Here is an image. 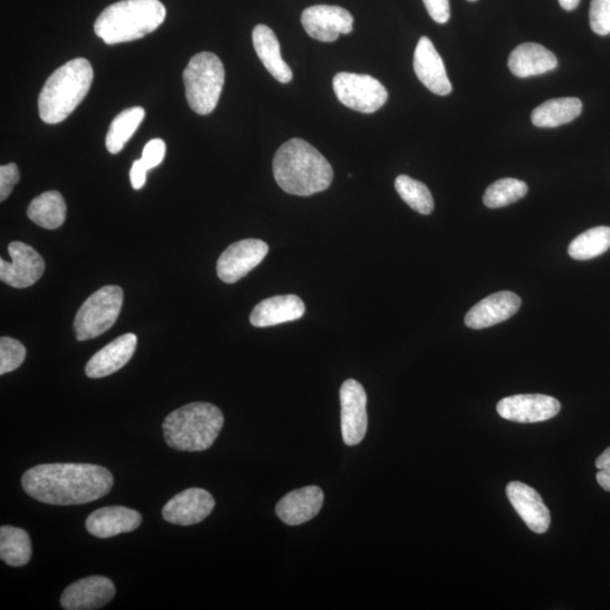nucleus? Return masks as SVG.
<instances>
[{"label":"nucleus","mask_w":610,"mask_h":610,"mask_svg":"<svg viewBox=\"0 0 610 610\" xmlns=\"http://www.w3.org/2000/svg\"><path fill=\"white\" fill-rule=\"evenodd\" d=\"M20 171L15 163L0 167V200L4 202L12 194L17 182L20 181Z\"/></svg>","instance_id":"obj_35"},{"label":"nucleus","mask_w":610,"mask_h":610,"mask_svg":"<svg viewBox=\"0 0 610 610\" xmlns=\"http://www.w3.org/2000/svg\"><path fill=\"white\" fill-rule=\"evenodd\" d=\"M528 193L527 183L518 179H500L485 191L483 202L488 208H502L524 198Z\"/></svg>","instance_id":"obj_31"},{"label":"nucleus","mask_w":610,"mask_h":610,"mask_svg":"<svg viewBox=\"0 0 610 610\" xmlns=\"http://www.w3.org/2000/svg\"><path fill=\"white\" fill-rule=\"evenodd\" d=\"M116 596L113 582L104 577L84 578L66 588L61 595L60 604L67 610H93L110 603Z\"/></svg>","instance_id":"obj_15"},{"label":"nucleus","mask_w":610,"mask_h":610,"mask_svg":"<svg viewBox=\"0 0 610 610\" xmlns=\"http://www.w3.org/2000/svg\"><path fill=\"white\" fill-rule=\"evenodd\" d=\"M12 263L0 259V280L15 289L36 284L45 273V260L29 244L14 241L8 246Z\"/></svg>","instance_id":"obj_9"},{"label":"nucleus","mask_w":610,"mask_h":610,"mask_svg":"<svg viewBox=\"0 0 610 610\" xmlns=\"http://www.w3.org/2000/svg\"><path fill=\"white\" fill-rule=\"evenodd\" d=\"M225 81L224 66L213 52H200L190 59L183 72L186 98L198 115L212 113L219 103Z\"/></svg>","instance_id":"obj_6"},{"label":"nucleus","mask_w":610,"mask_h":610,"mask_svg":"<svg viewBox=\"0 0 610 610\" xmlns=\"http://www.w3.org/2000/svg\"><path fill=\"white\" fill-rule=\"evenodd\" d=\"M395 188L400 198L415 212L422 215H430L433 212V196L423 182L402 174L397 177Z\"/></svg>","instance_id":"obj_30"},{"label":"nucleus","mask_w":610,"mask_h":610,"mask_svg":"<svg viewBox=\"0 0 610 610\" xmlns=\"http://www.w3.org/2000/svg\"><path fill=\"white\" fill-rule=\"evenodd\" d=\"M252 42L261 63L275 80L283 84L293 80L292 69L285 63L281 54L280 42L272 29L259 24L252 31Z\"/></svg>","instance_id":"obj_24"},{"label":"nucleus","mask_w":610,"mask_h":610,"mask_svg":"<svg viewBox=\"0 0 610 610\" xmlns=\"http://www.w3.org/2000/svg\"><path fill=\"white\" fill-rule=\"evenodd\" d=\"M167 10L160 0H121L104 10L94 32L107 45L142 39L164 22Z\"/></svg>","instance_id":"obj_4"},{"label":"nucleus","mask_w":610,"mask_h":610,"mask_svg":"<svg viewBox=\"0 0 610 610\" xmlns=\"http://www.w3.org/2000/svg\"><path fill=\"white\" fill-rule=\"evenodd\" d=\"M137 347V336L125 334L95 353L85 368L86 376L100 379L110 376L132 360Z\"/></svg>","instance_id":"obj_20"},{"label":"nucleus","mask_w":610,"mask_h":610,"mask_svg":"<svg viewBox=\"0 0 610 610\" xmlns=\"http://www.w3.org/2000/svg\"><path fill=\"white\" fill-rule=\"evenodd\" d=\"M423 3L435 22L444 24L450 20L449 0H423Z\"/></svg>","instance_id":"obj_36"},{"label":"nucleus","mask_w":610,"mask_h":610,"mask_svg":"<svg viewBox=\"0 0 610 610\" xmlns=\"http://www.w3.org/2000/svg\"><path fill=\"white\" fill-rule=\"evenodd\" d=\"M610 248V228L598 226L583 232L569 246V255L575 260L599 257Z\"/></svg>","instance_id":"obj_29"},{"label":"nucleus","mask_w":610,"mask_h":610,"mask_svg":"<svg viewBox=\"0 0 610 610\" xmlns=\"http://www.w3.org/2000/svg\"><path fill=\"white\" fill-rule=\"evenodd\" d=\"M167 153V145L163 139L154 138L148 142L143 150L142 161L145 163L148 170H152L163 162Z\"/></svg>","instance_id":"obj_34"},{"label":"nucleus","mask_w":610,"mask_h":610,"mask_svg":"<svg viewBox=\"0 0 610 610\" xmlns=\"http://www.w3.org/2000/svg\"><path fill=\"white\" fill-rule=\"evenodd\" d=\"M26 350L24 345L11 337L0 339V374L4 376L19 369L25 361Z\"/></svg>","instance_id":"obj_32"},{"label":"nucleus","mask_w":610,"mask_h":610,"mask_svg":"<svg viewBox=\"0 0 610 610\" xmlns=\"http://www.w3.org/2000/svg\"><path fill=\"white\" fill-rule=\"evenodd\" d=\"M342 432L347 446L360 444L368 431V396L359 381L348 379L343 383L341 391Z\"/></svg>","instance_id":"obj_11"},{"label":"nucleus","mask_w":610,"mask_h":610,"mask_svg":"<svg viewBox=\"0 0 610 610\" xmlns=\"http://www.w3.org/2000/svg\"><path fill=\"white\" fill-rule=\"evenodd\" d=\"M333 87L339 102L362 113L377 112L388 101L386 87L370 75L338 73Z\"/></svg>","instance_id":"obj_8"},{"label":"nucleus","mask_w":610,"mask_h":610,"mask_svg":"<svg viewBox=\"0 0 610 610\" xmlns=\"http://www.w3.org/2000/svg\"><path fill=\"white\" fill-rule=\"evenodd\" d=\"M599 472L596 476L598 484L610 492V448H607L596 460Z\"/></svg>","instance_id":"obj_37"},{"label":"nucleus","mask_w":610,"mask_h":610,"mask_svg":"<svg viewBox=\"0 0 610 610\" xmlns=\"http://www.w3.org/2000/svg\"><path fill=\"white\" fill-rule=\"evenodd\" d=\"M94 72L89 60L75 58L52 73L39 97V115L43 122L56 125L72 115L86 98Z\"/></svg>","instance_id":"obj_3"},{"label":"nucleus","mask_w":610,"mask_h":610,"mask_svg":"<svg viewBox=\"0 0 610 610\" xmlns=\"http://www.w3.org/2000/svg\"><path fill=\"white\" fill-rule=\"evenodd\" d=\"M564 11L572 12L580 4V0H559Z\"/></svg>","instance_id":"obj_39"},{"label":"nucleus","mask_w":610,"mask_h":610,"mask_svg":"<svg viewBox=\"0 0 610 610\" xmlns=\"http://www.w3.org/2000/svg\"><path fill=\"white\" fill-rule=\"evenodd\" d=\"M113 476L107 468L92 464H45L22 477L26 494L51 505H80L110 493Z\"/></svg>","instance_id":"obj_1"},{"label":"nucleus","mask_w":610,"mask_h":610,"mask_svg":"<svg viewBox=\"0 0 610 610\" xmlns=\"http://www.w3.org/2000/svg\"><path fill=\"white\" fill-rule=\"evenodd\" d=\"M214 508L213 495L203 488L193 487L173 496L165 504L162 516L172 525L193 526L204 521Z\"/></svg>","instance_id":"obj_13"},{"label":"nucleus","mask_w":610,"mask_h":610,"mask_svg":"<svg viewBox=\"0 0 610 610\" xmlns=\"http://www.w3.org/2000/svg\"><path fill=\"white\" fill-rule=\"evenodd\" d=\"M301 22L311 38L335 42L341 34L353 31L354 17L343 7L316 5L303 11Z\"/></svg>","instance_id":"obj_12"},{"label":"nucleus","mask_w":610,"mask_h":610,"mask_svg":"<svg viewBox=\"0 0 610 610\" xmlns=\"http://www.w3.org/2000/svg\"><path fill=\"white\" fill-rule=\"evenodd\" d=\"M521 299L517 294L503 291L487 296L470 309L465 324L472 329H484L510 319L519 311Z\"/></svg>","instance_id":"obj_18"},{"label":"nucleus","mask_w":610,"mask_h":610,"mask_svg":"<svg viewBox=\"0 0 610 610\" xmlns=\"http://www.w3.org/2000/svg\"><path fill=\"white\" fill-rule=\"evenodd\" d=\"M148 168L142 159L136 160L130 169V182L135 190L142 189L146 183Z\"/></svg>","instance_id":"obj_38"},{"label":"nucleus","mask_w":610,"mask_h":610,"mask_svg":"<svg viewBox=\"0 0 610 610\" xmlns=\"http://www.w3.org/2000/svg\"><path fill=\"white\" fill-rule=\"evenodd\" d=\"M496 409L501 417L511 422L539 423L559 414L561 404L551 396L517 395L502 399Z\"/></svg>","instance_id":"obj_14"},{"label":"nucleus","mask_w":610,"mask_h":610,"mask_svg":"<svg viewBox=\"0 0 610 610\" xmlns=\"http://www.w3.org/2000/svg\"><path fill=\"white\" fill-rule=\"evenodd\" d=\"M274 178L285 193L308 197L327 190L334 170L317 148L293 138L278 148L273 162Z\"/></svg>","instance_id":"obj_2"},{"label":"nucleus","mask_w":610,"mask_h":610,"mask_svg":"<svg viewBox=\"0 0 610 610\" xmlns=\"http://www.w3.org/2000/svg\"><path fill=\"white\" fill-rule=\"evenodd\" d=\"M507 495L512 507L531 531L536 534L546 533L551 525V512L534 488L521 482H511L507 487Z\"/></svg>","instance_id":"obj_17"},{"label":"nucleus","mask_w":610,"mask_h":610,"mask_svg":"<svg viewBox=\"0 0 610 610\" xmlns=\"http://www.w3.org/2000/svg\"><path fill=\"white\" fill-rule=\"evenodd\" d=\"M590 26L598 36L610 34V0H591Z\"/></svg>","instance_id":"obj_33"},{"label":"nucleus","mask_w":610,"mask_h":610,"mask_svg":"<svg viewBox=\"0 0 610 610\" xmlns=\"http://www.w3.org/2000/svg\"><path fill=\"white\" fill-rule=\"evenodd\" d=\"M325 494L318 486H307L286 494L276 513L286 525L299 526L315 518L324 505Z\"/></svg>","instance_id":"obj_19"},{"label":"nucleus","mask_w":610,"mask_h":610,"mask_svg":"<svg viewBox=\"0 0 610 610\" xmlns=\"http://www.w3.org/2000/svg\"><path fill=\"white\" fill-rule=\"evenodd\" d=\"M581 112L582 102L577 98L553 99L540 104L531 113V121L539 128H555L569 124Z\"/></svg>","instance_id":"obj_25"},{"label":"nucleus","mask_w":610,"mask_h":610,"mask_svg":"<svg viewBox=\"0 0 610 610\" xmlns=\"http://www.w3.org/2000/svg\"><path fill=\"white\" fill-rule=\"evenodd\" d=\"M67 206L58 191H47L34 198L28 208L29 219L43 229L56 230L65 223Z\"/></svg>","instance_id":"obj_26"},{"label":"nucleus","mask_w":610,"mask_h":610,"mask_svg":"<svg viewBox=\"0 0 610 610\" xmlns=\"http://www.w3.org/2000/svg\"><path fill=\"white\" fill-rule=\"evenodd\" d=\"M141 525V513L125 507H107L94 511L85 524L87 531L98 538L130 533Z\"/></svg>","instance_id":"obj_22"},{"label":"nucleus","mask_w":610,"mask_h":610,"mask_svg":"<svg viewBox=\"0 0 610 610\" xmlns=\"http://www.w3.org/2000/svg\"><path fill=\"white\" fill-rule=\"evenodd\" d=\"M144 118L145 110L142 107L129 108L120 112L111 122L106 138L107 150L111 154H118L124 150L125 145L141 126Z\"/></svg>","instance_id":"obj_28"},{"label":"nucleus","mask_w":610,"mask_h":610,"mask_svg":"<svg viewBox=\"0 0 610 610\" xmlns=\"http://www.w3.org/2000/svg\"><path fill=\"white\" fill-rule=\"evenodd\" d=\"M268 251V244L261 240L247 239L235 242L217 261V275L224 283H237L261 264Z\"/></svg>","instance_id":"obj_10"},{"label":"nucleus","mask_w":610,"mask_h":610,"mask_svg":"<svg viewBox=\"0 0 610 610\" xmlns=\"http://www.w3.org/2000/svg\"><path fill=\"white\" fill-rule=\"evenodd\" d=\"M305 304L298 295H277L258 303L250 315L252 326L273 327L299 320L304 316Z\"/></svg>","instance_id":"obj_21"},{"label":"nucleus","mask_w":610,"mask_h":610,"mask_svg":"<svg viewBox=\"0 0 610 610\" xmlns=\"http://www.w3.org/2000/svg\"><path fill=\"white\" fill-rule=\"evenodd\" d=\"M32 556V544L28 533L21 528H0V557L14 568L28 564Z\"/></svg>","instance_id":"obj_27"},{"label":"nucleus","mask_w":610,"mask_h":610,"mask_svg":"<svg viewBox=\"0 0 610 610\" xmlns=\"http://www.w3.org/2000/svg\"><path fill=\"white\" fill-rule=\"evenodd\" d=\"M224 425L219 407L193 403L172 412L163 422L164 439L178 451H205L213 446Z\"/></svg>","instance_id":"obj_5"},{"label":"nucleus","mask_w":610,"mask_h":610,"mask_svg":"<svg viewBox=\"0 0 610 610\" xmlns=\"http://www.w3.org/2000/svg\"><path fill=\"white\" fill-rule=\"evenodd\" d=\"M414 71L418 80L432 93L446 97L452 92L446 66L433 42L422 37L414 54Z\"/></svg>","instance_id":"obj_16"},{"label":"nucleus","mask_w":610,"mask_h":610,"mask_svg":"<svg viewBox=\"0 0 610 610\" xmlns=\"http://www.w3.org/2000/svg\"><path fill=\"white\" fill-rule=\"evenodd\" d=\"M559 61L553 54L538 43H522L511 52L508 66L514 76L528 78L554 71Z\"/></svg>","instance_id":"obj_23"},{"label":"nucleus","mask_w":610,"mask_h":610,"mask_svg":"<svg viewBox=\"0 0 610 610\" xmlns=\"http://www.w3.org/2000/svg\"><path fill=\"white\" fill-rule=\"evenodd\" d=\"M468 2L474 3V2H477V0H468Z\"/></svg>","instance_id":"obj_40"},{"label":"nucleus","mask_w":610,"mask_h":610,"mask_svg":"<svg viewBox=\"0 0 610 610\" xmlns=\"http://www.w3.org/2000/svg\"><path fill=\"white\" fill-rule=\"evenodd\" d=\"M124 303V291L116 285L101 287L78 310L74 321L76 338L90 341L106 333L119 318Z\"/></svg>","instance_id":"obj_7"}]
</instances>
